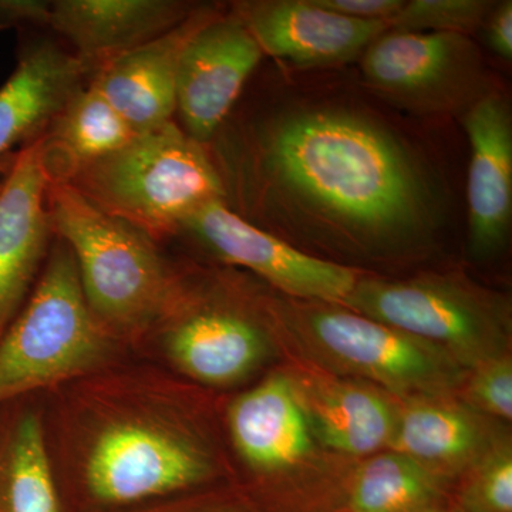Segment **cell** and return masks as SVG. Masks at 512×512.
I'll use <instances>...</instances> for the list:
<instances>
[{
    "label": "cell",
    "mask_w": 512,
    "mask_h": 512,
    "mask_svg": "<svg viewBox=\"0 0 512 512\" xmlns=\"http://www.w3.org/2000/svg\"><path fill=\"white\" fill-rule=\"evenodd\" d=\"M362 73L382 99L414 113H466L488 93L476 43L453 33L387 30L363 53Z\"/></svg>",
    "instance_id": "30bf717a"
},
{
    "label": "cell",
    "mask_w": 512,
    "mask_h": 512,
    "mask_svg": "<svg viewBox=\"0 0 512 512\" xmlns=\"http://www.w3.org/2000/svg\"><path fill=\"white\" fill-rule=\"evenodd\" d=\"M104 214L164 245L188 215L225 200L207 147L175 121L137 134L126 146L83 165L66 183Z\"/></svg>",
    "instance_id": "5b68a950"
},
{
    "label": "cell",
    "mask_w": 512,
    "mask_h": 512,
    "mask_svg": "<svg viewBox=\"0 0 512 512\" xmlns=\"http://www.w3.org/2000/svg\"><path fill=\"white\" fill-rule=\"evenodd\" d=\"M450 512H512V450L498 439L451 488Z\"/></svg>",
    "instance_id": "cb8c5ba5"
},
{
    "label": "cell",
    "mask_w": 512,
    "mask_h": 512,
    "mask_svg": "<svg viewBox=\"0 0 512 512\" xmlns=\"http://www.w3.org/2000/svg\"><path fill=\"white\" fill-rule=\"evenodd\" d=\"M47 207L55 237L72 251L94 319L134 353L170 298L181 261L140 229L97 210L67 184L49 183Z\"/></svg>",
    "instance_id": "277c9868"
},
{
    "label": "cell",
    "mask_w": 512,
    "mask_h": 512,
    "mask_svg": "<svg viewBox=\"0 0 512 512\" xmlns=\"http://www.w3.org/2000/svg\"><path fill=\"white\" fill-rule=\"evenodd\" d=\"M264 53L232 13L202 26L185 47L175 93L174 121L207 147L235 104Z\"/></svg>",
    "instance_id": "7c38bea8"
},
{
    "label": "cell",
    "mask_w": 512,
    "mask_h": 512,
    "mask_svg": "<svg viewBox=\"0 0 512 512\" xmlns=\"http://www.w3.org/2000/svg\"><path fill=\"white\" fill-rule=\"evenodd\" d=\"M136 136L100 90L87 82L40 138V160L47 180L66 183L74 171L119 150Z\"/></svg>",
    "instance_id": "7402d4cb"
},
{
    "label": "cell",
    "mask_w": 512,
    "mask_h": 512,
    "mask_svg": "<svg viewBox=\"0 0 512 512\" xmlns=\"http://www.w3.org/2000/svg\"><path fill=\"white\" fill-rule=\"evenodd\" d=\"M450 484L393 450L373 454L340 483L333 512H410L446 508Z\"/></svg>",
    "instance_id": "603a6c76"
},
{
    "label": "cell",
    "mask_w": 512,
    "mask_h": 512,
    "mask_svg": "<svg viewBox=\"0 0 512 512\" xmlns=\"http://www.w3.org/2000/svg\"><path fill=\"white\" fill-rule=\"evenodd\" d=\"M487 43L495 55L504 60L512 59V2L505 0L491 9L485 19Z\"/></svg>",
    "instance_id": "f546056e"
},
{
    "label": "cell",
    "mask_w": 512,
    "mask_h": 512,
    "mask_svg": "<svg viewBox=\"0 0 512 512\" xmlns=\"http://www.w3.org/2000/svg\"><path fill=\"white\" fill-rule=\"evenodd\" d=\"M225 204L256 227L282 224L343 249L392 255L439 222L426 170L389 128L336 107L228 117L207 146Z\"/></svg>",
    "instance_id": "6da1fadb"
},
{
    "label": "cell",
    "mask_w": 512,
    "mask_h": 512,
    "mask_svg": "<svg viewBox=\"0 0 512 512\" xmlns=\"http://www.w3.org/2000/svg\"><path fill=\"white\" fill-rule=\"evenodd\" d=\"M470 141L468 247L476 258L507 241L512 215V121L507 101L488 92L464 113Z\"/></svg>",
    "instance_id": "ac0fdd59"
},
{
    "label": "cell",
    "mask_w": 512,
    "mask_h": 512,
    "mask_svg": "<svg viewBox=\"0 0 512 512\" xmlns=\"http://www.w3.org/2000/svg\"><path fill=\"white\" fill-rule=\"evenodd\" d=\"M466 404L481 416L511 420L512 360L510 353L468 370L463 386Z\"/></svg>",
    "instance_id": "484cf974"
},
{
    "label": "cell",
    "mask_w": 512,
    "mask_h": 512,
    "mask_svg": "<svg viewBox=\"0 0 512 512\" xmlns=\"http://www.w3.org/2000/svg\"><path fill=\"white\" fill-rule=\"evenodd\" d=\"M87 82L89 72L66 47L42 37L23 43L15 70L0 86V181Z\"/></svg>",
    "instance_id": "9a60e30c"
},
{
    "label": "cell",
    "mask_w": 512,
    "mask_h": 512,
    "mask_svg": "<svg viewBox=\"0 0 512 512\" xmlns=\"http://www.w3.org/2000/svg\"><path fill=\"white\" fill-rule=\"evenodd\" d=\"M410 512H450L446 508H424V510L410 511Z\"/></svg>",
    "instance_id": "4dcf8cb0"
},
{
    "label": "cell",
    "mask_w": 512,
    "mask_h": 512,
    "mask_svg": "<svg viewBox=\"0 0 512 512\" xmlns=\"http://www.w3.org/2000/svg\"><path fill=\"white\" fill-rule=\"evenodd\" d=\"M498 439L487 429L484 416L467 404L451 396H421L400 400L387 450L412 458L451 484Z\"/></svg>",
    "instance_id": "ffe728a7"
},
{
    "label": "cell",
    "mask_w": 512,
    "mask_h": 512,
    "mask_svg": "<svg viewBox=\"0 0 512 512\" xmlns=\"http://www.w3.org/2000/svg\"><path fill=\"white\" fill-rule=\"evenodd\" d=\"M275 326L301 348L313 366L379 387L397 399L451 396L467 372L450 356L409 333L343 305L269 302Z\"/></svg>",
    "instance_id": "52a82bcc"
},
{
    "label": "cell",
    "mask_w": 512,
    "mask_h": 512,
    "mask_svg": "<svg viewBox=\"0 0 512 512\" xmlns=\"http://www.w3.org/2000/svg\"><path fill=\"white\" fill-rule=\"evenodd\" d=\"M231 13L264 55L298 67L353 62L389 30L387 23L343 18L313 0H244Z\"/></svg>",
    "instance_id": "5bb4252c"
},
{
    "label": "cell",
    "mask_w": 512,
    "mask_h": 512,
    "mask_svg": "<svg viewBox=\"0 0 512 512\" xmlns=\"http://www.w3.org/2000/svg\"><path fill=\"white\" fill-rule=\"evenodd\" d=\"M184 0H52L49 28L67 40L89 77L187 19Z\"/></svg>",
    "instance_id": "d6986e66"
},
{
    "label": "cell",
    "mask_w": 512,
    "mask_h": 512,
    "mask_svg": "<svg viewBox=\"0 0 512 512\" xmlns=\"http://www.w3.org/2000/svg\"><path fill=\"white\" fill-rule=\"evenodd\" d=\"M0 512H67L47 453L42 393L0 404Z\"/></svg>",
    "instance_id": "44dd1931"
},
{
    "label": "cell",
    "mask_w": 512,
    "mask_h": 512,
    "mask_svg": "<svg viewBox=\"0 0 512 512\" xmlns=\"http://www.w3.org/2000/svg\"><path fill=\"white\" fill-rule=\"evenodd\" d=\"M116 512H255L234 484L175 495Z\"/></svg>",
    "instance_id": "4316f807"
},
{
    "label": "cell",
    "mask_w": 512,
    "mask_h": 512,
    "mask_svg": "<svg viewBox=\"0 0 512 512\" xmlns=\"http://www.w3.org/2000/svg\"><path fill=\"white\" fill-rule=\"evenodd\" d=\"M234 485L255 512H284L288 474L311 456L315 437L286 372L265 376L222 406Z\"/></svg>",
    "instance_id": "9c48e42d"
},
{
    "label": "cell",
    "mask_w": 512,
    "mask_h": 512,
    "mask_svg": "<svg viewBox=\"0 0 512 512\" xmlns=\"http://www.w3.org/2000/svg\"><path fill=\"white\" fill-rule=\"evenodd\" d=\"M320 8L362 22H384L390 20L403 8V0H313Z\"/></svg>",
    "instance_id": "83f0119b"
},
{
    "label": "cell",
    "mask_w": 512,
    "mask_h": 512,
    "mask_svg": "<svg viewBox=\"0 0 512 512\" xmlns=\"http://www.w3.org/2000/svg\"><path fill=\"white\" fill-rule=\"evenodd\" d=\"M269 301L231 271L181 262L156 322L133 355L210 392L249 382L274 349Z\"/></svg>",
    "instance_id": "3957f363"
},
{
    "label": "cell",
    "mask_w": 512,
    "mask_h": 512,
    "mask_svg": "<svg viewBox=\"0 0 512 512\" xmlns=\"http://www.w3.org/2000/svg\"><path fill=\"white\" fill-rule=\"evenodd\" d=\"M220 397L136 355L42 393L67 512H116L234 484Z\"/></svg>",
    "instance_id": "7a4b0ae2"
},
{
    "label": "cell",
    "mask_w": 512,
    "mask_h": 512,
    "mask_svg": "<svg viewBox=\"0 0 512 512\" xmlns=\"http://www.w3.org/2000/svg\"><path fill=\"white\" fill-rule=\"evenodd\" d=\"M52 0H0V30L49 28Z\"/></svg>",
    "instance_id": "f1b7e54d"
},
{
    "label": "cell",
    "mask_w": 512,
    "mask_h": 512,
    "mask_svg": "<svg viewBox=\"0 0 512 512\" xmlns=\"http://www.w3.org/2000/svg\"><path fill=\"white\" fill-rule=\"evenodd\" d=\"M131 355L94 319L72 251L55 237L28 301L0 338V404Z\"/></svg>",
    "instance_id": "8992f818"
},
{
    "label": "cell",
    "mask_w": 512,
    "mask_h": 512,
    "mask_svg": "<svg viewBox=\"0 0 512 512\" xmlns=\"http://www.w3.org/2000/svg\"><path fill=\"white\" fill-rule=\"evenodd\" d=\"M177 237L192 239L222 264L247 269L293 301L343 305L360 278L348 266L293 248L239 217L222 200L188 215Z\"/></svg>",
    "instance_id": "8fae6325"
},
{
    "label": "cell",
    "mask_w": 512,
    "mask_h": 512,
    "mask_svg": "<svg viewBox=\"0 0 512 512\" xmlns=\"http://www.w3.org/2000/svg\"><path fill=\"white\" fill-rule=\"evenodd\" d=\"M302 404L313 437L345 456L387 450L396 429L399 403L373 384L332 375L319 367L286 372Z\"/></svg>",
    "instance_id": "e0dca14e"
},
{
    "label": "cell",
    "mask_w": 512,
    "mask_h": 512,
    "mask_svg": "<svg viewBox=\"0 0 512 512\" xmlns=\"http://www.w3.org/2000/svg\"><path fill=\"white\" fill-rule=\"evenodd\" d=\"M343 306L430 343L466 372L510 353V303L460 276L359 278Z\"/></svg>",
    "instance_id": "ba28073f"
},
{
    "label": "cell",
    "mask_w": 512,
    "mask_h": 512,
    "mask_svg": "<svg viewBox=\"0 0 512 512\" xmlns=\"http://www.w3.org/2000/svg\"><path fill=\"white\" fill-rule=\"evenodd\" d=\"M222 12L221 6H195L180 25L107 64L89 82L136 134L174 121L178 69L185 47Z\"/></svg>",
    "instance_id": "2e32d148"
},
{
    "label": "cell",
    "mask_w": 512,
    "mask_h": 512,
    "mask_svg": "<svg viewBox=\"0 0 512 512\" xmlns=\"http://www.w3.org/2000/svg\"><path fill=\"white\" fill-rule=\"evenodd\" d=\"M39 141L20 151L0 181V338L28 301L55 239Z\"/></svg>",
    "instance_id": "4fadbf2b"
},
{
    "label": "cell",
    "mask_w": 512,
    "mask_h": 512,
    "mask_svg": "<svg viewBox=\"0 0 512 512\" xmlns=\"http://www.w3.org/2000/svg\"><path fill=\"white\" fill-rule=\"evenodd\" d=\"M494 3L485 0H412L389 23V30L453 33L470 37L484 25Z\"/></svg>",
    "instance_id": "d4e9b609"
}]
</instances>
